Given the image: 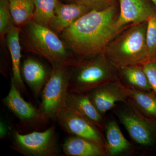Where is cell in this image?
<instances>
[{"label":"cell","mask_w":156,"mask_h":156,"mask_svg":"<svg viewBox=\"0 0 156 156\" xmlns=\"http://www.w3.org/2000/svg\"><path fill=\"white\" fill-rule=\"evenodd\" d=\"M62 149L64 153L69 156H102L106 153L95 143L73 135L65 140Z\"/></svg>","instance_id":"16"},{"label":"cell","mask_w":156,"mask_h":156,"mask_svg":"<svg viewBox=\"0 0 156 156\" xmlns=\"http://www.w3.org/2000/svg\"><path fill=\"white\" fill-rule=\"evenodd\" d=\"M42 90L40 109L48 119H56L60 111L67 107L66 99L71 73L68 66H53Z\"/></svg>","instance_id":"5"},{"label":"cell","mask_w":156,"mask_h":156,"mask_svg":"<svg viewBox=\"0 0 156 156\" xmlns=\"http://www.w3.org/2000/svg\"><path fill=\"white\" fill-rule=\"evenodd\" d=\"M55 120L71 135L95 143L106 151V141L100 129L82 115L66 107L58 113Z\"/></svg>","instance_id":"8"},{"label":"cell","mask_w":156,"mask_h":156,"mask_svg":"<svg viewBox=\"0 0 156 156\" xmlns=\"http://www.w3.org/2000/svg\"><path fill=\"white\" fill-rule=\"evenodd\" d=\"M151 1L154 5V6H155L156 8V0H151Z\"/></svg>","instance_id":"27"},{"label":"cell","mask_w":156,"mask_h":156,"mask_svg":"<svg viewBox=\"0 0 156 156\" xmlns=\"http://www.w3.org/2000/svg\"><path fill=\"white\" fill-rule=\"evenodd\" d=\"M78 61L71 75L69 91L88 92L112 81L119 80L117 69L104 53Z\"/></svg>","instance_id":"4"},{"label":"cell","mask_w":156,"mask_h":156,"mask_svg":"<svg viewBox=\"0 0 156 156\" xmlns=\"http://www.w3.org/2000/svg\"><path fill=\"white\" fill-rule=\"evenodd\" d=\"M153 61L155 62L156 63V53L155 54V56L154 58Z\"/></svg>","instance_id":"28"},{"label":"cell","mask_w":156,"mask_h":156,"mask_svg":"<svg viewBox=\"0 0 156 156\" xmlns=\"http://www.w3.org/2000/svg\"><path fill=\"white\" fill-rule=\"evenodd\" d=\"M20 71L23 81L37 95L42 92L50 74L42 62L32 58L24 59Z\"/></svg>","instance_id":"14"},{"label":"cell","mask_w":156,"mask_h":156,"mask_svg":"<svg viewBox=\"0 0 156 156\" xmlns=\"http://www.w3.org/2000/svg\"><path fill=\"white\" fill-rule=\"evenodd\" d=\"M120 11L114 24L117 34L129 24L147 21L156 11L154 5L145 0H119Z\"/></svg>","instance_id":"11"},{"label":"cell","mask_w":156,"mask_h":156,"mask_svg":"<svg viewBox=\"0 0 156 156\" xmlns=\"http://www.w3.org/2000/svg\"><path fill=\"white\" fill-rule=\"evenodd\" d=\"M105 135L106 153L110 155L124 153L131 148V144L123 135L119 125L114 120L109 121L107 124Z\"/></svg>","instance_id":"17"},{"label":"cell","mask_w":156,"mask_h":156,"mask_svg":"<svg viewBox=\"0 0 156 156\" xmlns=\"http://www.w3.org/2000/svg\"><path fill=\"white\" fill-rule=\"evenodd\" d=\"M89 11V9L80 4L75 2L65 4L59 1L50 28L55 32L61 34Z\"/></svg>","instance_id":"12"},{"label":"cell","mask_w":156,"mask_h":156,"mask_svg":"<svg viewBox=\"0 0 156 156\" xmlns=\"http://www.w3.org/2000/svg\"><path fill=\"white\" fill-rule=\"evenodd\" d=\"M14 20L9 8V0H0V34L7 35L14 27Z\"/></svg>","instance_id":"22"},{"label":"cell","mask_w":156,"mask_h":156,"mask_svg":"<svg viewBox=\"0 0 156 156\" xmlns=\"http://www.w3.org/2000/svg\"><path fill=\"white\" fill-rule=\"evenodd\" d=\"M35 9L33 19L40 25L50 28L55 16L58 0H34Z\"/></svg>","instance_id":"21"},{"label":"cell","mask_w":156,"mask_h":156,"mask_svg":"<svg viewBox=\"0 0 156 156\" xmlns=\"http://www.w3.org/2000/svg\"><path fill=\"white\" fill-rule=\"evenodd\" d=\"M143 67L152 92L156 96V63L154 61H150L144 65Z\"/></svg>","instance_id":"25"},{"label":"cell","mask_w":156,"mask_h":156,"mask_svg":"<svg viewBox=\"0 0 156 156\" xmlns=\"http://www.w3.org/2000/svg\"><path fill=\"white\" fill-rule=\"evenodd\" d=\"M110 0H73V2L80 4L86 7L89 11H101L110 7Z\"/></svg>","instance_id":"24"},{"label":"cell","mask_w":156,"mask_h":156,"mask_svg":"<svg viewBox=\"0 0 156 156\" xmlns=\"http://www.w3.org/2000/svg\"><path fill=\"white\" fill-rule=\"evenodd\" d=\"M20 28L14 26L7 35V44L12 62V78L19 90L25 89L20 71L21 48L20 41Z\"/></svg>","instance_id":"15"},{"label":"cell","mask_w":156,"mask_h":156,"mask_svg":"<svg viewBox=\"0 0 156 156\" xmlns=\"http://www.w3.org/2000/svg\"><path fill=\"white\" fill-rule=\"evenodd\" d=\"M130 89V88H129ZM129 99L140 112L156 121V96L152 92L130 89Z\"/></svg>","instance_id":"19"},{"label":"cell","mask_w":156,"mask_h":156,"mask_svg":"<svg viewBox=\"0 0 156 156\" xmlns=\"http://www.w3.org/2000/svg\"><path fill=\"white\" fill-rule=\"evenodd\" d=\"M9 8L14 24L24 26L33 19L34 0H9Z\"/></svg>","instance_id":"20"},{"label":"cell","mask_w":156,"mask_h":156,"mask_svg":"<svg viewBox=\"0 0 156 156\" xmlns=\"http://www.w3.org/2000/svg\"><path fill=\"white\" fill-rule=\"evenodd\" d=\"M115 114L133 141L145 147L156 143V121L142 114L130 99Z\"/></svg>","instance_id":"6"},{"label":"cell","mask_w":156,"mask_h":156,"mask_svg":"<svg viewBox=\"0 0 156 156\" xmlns=\"http://www.w3.org/2000/svg\"><path fill=\"white\" fill-rule=\"evenodd\" d=\"M146 43L152 61L156 53V11L147 21Z\"/></svg>","instance_id":"23"},{"label":"cell","mask_w":156,"mask_h":156,"mask_svg":"<svg viewBox=\"0 0 156 156\" xmlns=\"http://www.w3.org/2000/svg\"><path fill=\"white\" fill-rule=\"evenodd\" d=\"M95 108L102 116L116 106L127 102L130 90L119 80L112 81L87 92Z\"/></svg>","instance_id":"10"},{"label":"cell","mask_w":156,"mask_h":156,"mask_svg":"<svg viewBox=\"0 0 156 156\" xmlns=\"http://www.w3.org/2000/svg\"><path fill=\"white\" fill-rule=\"evenodd\" d=\"M7 131L8 130L5 125L3 122H1V138L5 137L7 134Z\"/></svg>","instance_id":"26"},{"label":"cell","mask_w":156,"mask_h":156,"mask_svg":"<svg viewBox=\"0 0 156 156\" xmlns=\"http://www.w3.org/2000/svg\"><path fill=\"white\" fill-rule=\"evenodd\" d=\"M13 150L26 156H56L58 150L56 143V128L51 126L43 131H34L21 134L11 131Z\"/></svg>","instance_id":"7"},{"label":"cell","mask_w":156,"mask_h":156,"mask_svg":"<svg viewBox=\"0 0 156 156\" xmlns=\"http://www.w3.org/2000/svg\"><path fill=\"white\" fill-rule=\"evenodd\" d=\"M66 105L94 123L101 130H103V116L95 108L87 92L69 91Z\"/></svg>","instance_id":"13"},{"label":"cell","mask_w":156,"mask_h":156,"mask_svg":"<svg viewBox=\"0 0 156 156\" xmlns=\"http://www.w3.org/2000/svg\"><path fill=\"white\" fill-rule=\"evenodd\" d=\"M2 102L25 126L37 128L48 123L49 119L40 109H38L23 99L12 77L10 91L2 99Z\"/></svg>","instance_id":"9"},{"label":"cell","mask_w":156,"mask_h":156,"mask_svg":"<svg viewBox=\"0 0 156 156\" xmlns=\"http://www.w3.org/2000/svg\"><path fill=\"white\" fill-rule=\"evenodd\" d=\"M128 88L152 92L143 65H132L119 69Z\"/></svg>","instance_id":"18"},{"label":"cell","mask_w":156,"mask_h":156,"mask_svg":"<svg viewBox=\"0 0 156 156\" xmlns=\"http://www.w3.org/2000/svg\"><path fill=\"white\" fill-rule=\"evenodd\" d=\"M147 21L132 24L117 34L106 46L104 54L118 70L152 61L147 45Z\"/></svg>","instance_id":"2"},{"label":"cell","mask_w":156,"mask_h":156,"mask_svg":"<svg viewBox=\"0 0 156 156\" xmlns=\"http://www.w3.org/2000/svg\"><path fill=\"white\" fill-rule=\"evenodd\" d=\"M62 1H65L66 2H69L72 1V0H62Z\"/></svg>","instance_id":"29"},{"label":"cell","mask_w":156,"mask_h":156,"mask_svg":"<svg viewBox=\"0 0 156 156\" xmlns=\"http://www.w3.org/2000/svg\"><path fill=\"white\" fill-rule=\"evenodd\" d=\"M24 36L26 46L29 51L47 59L52 67L75 66L78 61L67 45L50 28L33 20L25 24Z\"/></svg>","instance_id":"3"},{"label":"cell","mask_w":156,"mask_h":156,"mask_svg":"<svg viewBox=\"0 0 156 156\" xmlns=\"http://www.w3.org/2000/svg\"><path fill=\"white\" fill-rule=\"evenodd\" d=\"M112 5L101 11H91L61 34L62 38L81 60L104 53L117 35L114 24L119 14Z\"/></svg>","instance_id":"1"}]
</instances>
